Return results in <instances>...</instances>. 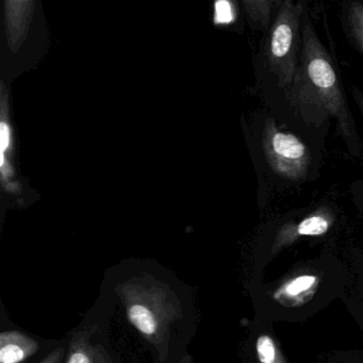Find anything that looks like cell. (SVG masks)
<instances>
[{
    "instance_id": "6da1fadb",
    "label": "cell",
    "mask_w": 363,
    "mask_h": 363,
    "mask_svg": "<svg viewBox=\"0 0 363 363\" xmlns=\"http://www.w3.org/2000/svg\"><path fill=\"white\" fill-rule=\"evenodd\" d=\"M291 93L301 105L311 106L325 116H333L352 152H359L356 125L350 116L339 76L309 21L303 26L301 56Z\"/></svg>"
},
{
    "instance_id": "7a4b0ae2",
    "label": "cell",
    "mask_w": 363,
    "mask_h": 363,
    "mask_svg": "<svg viewBox=\"0 0 363 363\" xmlns=\"http://www.w3.org/2000/svg\"><path fill=\"white\" fill-rule=\"evenodd\" d=\"M121 298L129 322L159 350L162 359L169 328L182 315L175 295L160 284L127 282L121 286Z\"/></svg>"
},
{
    "instance_id": "3957f363",
    "label": "cell",
    "mask_w": 363,
    "mask_h": 363,
    "mask_svg": "<svg viewBox=\"0 0 363 363\" xmlns=\"http://www.w3.org/2000/svg\"><path fill=\"white\" fill-rule=\"evenodd\" d=\"M303 11L301 4L282 3L269 33V67L281 86H291L296 74L297 43Z\"/></svg>"
},
{
    "instance_id": "277c9868",
    "label": "cell",
    "mask_w": 363,
    "mask_h": 363,
    "mask_svg": "<svg viewBox=\"0 0 363 363\" xmlns=\"http://www.w3.org/2000/svg\"><path fill=\"white\" fill-rule=\"evenodd\" d=\"M262 144L267 163L276 174L290 180L305 177L309 169L310 154L296 135L282 133L272 118H267Z\"/></svg>"
},
{
    "instance_id": "5b68a950",
    "label": "cell",
    "mask_w": 363,
    "mask_h": 363,
    "mask_svg": "<svg viewBox=\"0 0 363 363\" xmlns=\"http://www.w3.org/2000/svg\"><path fill=\"white\" fill-rule=\"evenodd\" d=\"M97 326L73 331L65 363H113L104 346L91 342Z\"/></svg>"
},
{
    "instance_id": "8992f818",
    "label": "cell",
    "mask_w": 363,
    "mask_h": 363,
    "mask_svg": "<svg viewBox=\"0 0 363 363\" xmlns=\"http://www.w3.org/2000/svg\"><path fill=\"white\" fill-rule=\"evenodd\" d=\"M35 339L20 331H5L0 335V363H21L39 350Z\"/></svg>"
},
{
    "instance_id": "52a82bcc",
    "label": "cell",
    "mask_w": 363,
    "mask_h": 363,
    "mask_svg": "<svg viewBox=\"0 0 363 363\" xmlns=\"http://www.w3.org/2000/svg\"><path fill=\"white\" fill-rule=\"evenodd\" d=\"M318 279L314 275H301L289 280L276 292L275 297L279 301L286 298L289 301H303V296L315 290Z\"/></svg>"
},
{
    "instance_id": "ba28073f",
    "label": "cell",
    "mask_w": 363,
    "mask_h": 363,
    "mask_svg": "<svg viewBox=\"0 0 363 363\" xmlns=\"http://www.w3.org/2000/svg\"><path fill=\"white\" fill-rule=\"evenodd\" d=\"M331 220L330 214L327 211L315 212L312 216H307L303 218L298 225L294 228L295 235L303 237V235H308V237H318V235H324L330 228Z\"/></svg>"
},
{
    "instance_id": "9c48e42d",
    "label": "cell",
    "mask_w": 363,
    "mask_h": 363,
    "mask_svg": "<svg viewBox=\"0 0 363 363\" xmlns=\"http://www.w3.org/2000/svg\"><path fill=\"white\" fill-rule=\"evenodd\" d=\"M348 22L354 42L363 54V5L350 4L348 8Z\"/></svg>"
},
{
    "instance_id": "30bf717a",
    "label": "cell",
    "mask_w": 363,
    "mask_h": 363,
    "mask_svg": "<svg viewBox=\"0 0 363 363\" xmlns=\"http://www.w3.org/2000/svg\"><path fill=\"white\" fill-rule=\"evenodd\" d=\"M257 354L261 363H277L278 356L275 342L269 335H260L257 340Z\"/></svg>"
},
{
    "instance_id": "8fae6325",
    "label": "cell",
    "mask_w": 363,
    "mask_h": 363,
    "mask_svg": "<svg viewBox=\"0 0 363 363\" xmlns=\"http://www.w3.org/2000/svg\"><path fill=\"white\" fill-rule=\"evenodd\" d=\"M246 8L250 16L254 20L262 23V25H267V21L269 20V12H271V3L267 1H261L260 10H258V3L257 1H246Z\"/></svg>"
},
{
    "instance_id": "7c38bea8",
    "label": "cell",
    "mask_w": 363,
    "mask_h": 363,
    "mask_svg": "<svg viewBox=\"0 0 363 363\" xmlns=\"http://www.w3.org/2000/svg\"><path fill=\"white\" fill-rule=\"evenodd\" d=\"M235 18L233 5L228 1H218L216 4V16L214 21L216 24H229Z\"/></svg>"
},
{
    "instance_id": "4fadbf2b",
    "label": "cell",
    "mask_w": 363,
    "mask_h": 363,
    "mask_svg": "<svg viewBox=\"0 0 363 363\" xmlns=\"http://www.w3.org/2000/svg\"><path fill=\"white\" fill-rule=\"evenodd\" d=\"M0 139H1V162L5 160V152L7 148H9L10 145V129L9 127L6 125L5 122L1 123V133H0Z\"/></svg>"
},
{
    "instance_id": "5bb4252c",
    "label": "cell",
    "mask_w": 363,
    "mask_h": 363,
    "mask_svg": "<svg viewBox=\"0 0 363 363\" xmlns=\"http://www.w3.org/2000/svg\"><path fill=\"white\" fill-rule=\"evenodd\" d=\"M65 357V350L62 347L52 350L48 356H46L40 363H61Z\"/></svg>"
},
{
    "instance_id": "9a60e30c",
    "label": "cell",
    "mask_w": 363,
    "mask_h": 363,
    "mask_svg": "<svg viewBox=\"0 0 363 363\" xmlns=\"http://www.w3.org/2000/svg\"><path fill=\"white\" fill-rule=\"evenodd\" d=\"M352 95H354L357 106H358L363 116V93H361L357 88H352Z\"/></svg>"
}]
</instances>
